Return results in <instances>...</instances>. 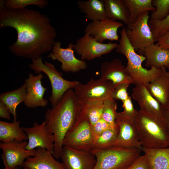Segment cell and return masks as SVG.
Here are the masks:
<instances>
[{"instance_id": "obj_34", "label": "cell", "mask_w": 169, "mask_h": 169, "mask_svg": "<svg viewBox=\"0 0 169 169\" xmlns=\"http://www.w3.org/2000/svg\"><path fill=\"white\" fill-rule=\"evenodd\" d=\"M149 24L155 41L169 30V14L160 21H149Z\"/></svg>"}, {"instance_id": "obj_4", "label": "cell", "mask_w": 169, "mask_h": 169, "mask_svg": "<svg viewBox=\"0 0 169 169\" xmlns=\"http://www.w3.org/2000/svg\"><path fill=\"white\" fill-rule=\"evenodd\" d=\"M120 34L121 37L116 51L126 58L127 64L125 69L133 80L134 84L146 86L160 74L161 68L152 67L149 69L144 68L142 64L146 57L137 54L131 45L126 35V28H122Z\"/></svg>"}, {"instance_id": "obj_12", "label": "cell", "mask_w": 169, "mask_h": 169, "mask_svg": "<svg viewBox=\"0 0 169 169\" xmlns=\"http://www.w3.org/2000/svg\"><path fill=\"white\" fill-rule=\"evenodd\" d=\"M28 142L13 141L8 143L1 142L0 148L2 150L1 155L4 169H15L22 165L28 158L34 156L35 149H26Z\"/></svg>"}, {"instance_id": "obj_37", "label": "cell", "mask_w": 169, "mask_h": 169, "mask_svg": "<svg viewBox=\"0 0 169 169\" xmlns=\"http://www.w3.org/2000/svg\"><path fill=\"white\" fill-rule=\"evenodd\" d=\"M125 169H151L146 156L138 157L130 165Z\"/></svg>"}, {"instance_id": "obj_22", "label": "cell", "mask_w": 169, "mask_h": 169, "mask_svg": "<svg viewBox=\"0 0 169 169\" xmlns=\"http://www.w3.org/2000/svg\"><path fill=\"white\" fill-rule=\"evenodd\" d=\"M143 55L146 57L145 65L148 67H154L167 68L169 65V53L156 44H153L145 48Z\"/></svg>"}, {"instance_id": "obj_33", "label": "cell", "mask_w": 169, "mask_h": 169, "mask_svg": "<svg viewBox=\"0 0 169 169\" xmlns=\"http://www.w3.org/2000/svg\"><path fill=\"white\" fill-rule=\"evenodd\" d=\"M49 4V2L45 0H7L5 7L15 9H23L28 6L35 5L44 8Z\"/></svg>"}, {"instance_id": "obj_38", "label": "cell", "mask_w": 169, "mask_h": 169, "mask_svg": "<svg viewBox=\"0 0 169 169\" xmlns=\"http://www.w3.org/2000/svg\"><path fill=\"white\" fill-rule=\"evenodd\" d=\"M122 103V107L123 109V111L122 112V113L128 116L135 118L138 110L134 107L131 97L129 96Z\"/></svg>"}, {"instance_id": "obj_30", "label": "cell", "mask_w": 169, "mask_h": 169, "mask_svg": "<svg viewBox=\"0 0 169 169\" xmlns=\"http://www.w3.org/2000/svg\"><path fill=\"white\" fill-rule=\"evenodd\" d=\"M119 131L118 127L116 125L115 128L104 131L95 140L94 148L102 149L108 148L116 139Z\"/></svg>"}, {"instance_id": "obj_8", "label": "cell", "mask_w": 169, "mask_h": 169, "mask_svg": "<svg viewBox=\"0 0 169 169\" xmlns=\"http://www.w3.org/2000/svg\"><path fill=\"white\" fill-rule=\"evenodd\" d=\"M149 12L139 15L133 23L126 25V33L136 51L143 55L144 49L155 42L149 24Z\"/></svg>"}, {"instance_id": "obj_6", "label": "cell", "mask_w": 169, "mask_h": 169, "mask_svg": "<svg viewBox=\"0 0 169 169\" xmlns=\"http://www.w3.org/2000/svg\"><path fill=\"white\" fill-rule=\"evenodd\" d=\"M28 66L36 74H39L43 72L48 77L52 88L51 95L49 97V99L52 107L55 105L67 90L73 89L79 82L64 79L63 73L58 71L53 64L47 61L43 63L41 57L32 60V63L29 64Z\"/></svg>"}, {"instance_id": "obj_35", "label": "cell", "mask_w": 169, "mask_h": 169, "mask_svg": "<svg viewBox=\"0 0 169 169\" xmlns=\"http://www.w3.org/2000/svg\"><path fill=\"white\" fill-rule=\"evenodd\" d=\"M130 84L127 83L121 84L115 87L112 94V98L115 100H121L122 102L129 96L128 88Z\"/></svg>"}, {"instance_id": "obj_36", "label": "cell", "mask_w": 169, "mask_h": 169, "mask_svg": "<svg viewBox=\"0 0 169 169\" xmlns=\"http://www.w3.org/2000/svg\"><path fill=\"white\" fill-rule=\"evenodd\" d=\"M114 127L105 120L102 118H100L96 123L91 125L92 130L94 138L95 141L96 138L105 131Z\"/></svg>"}, {"instance_id": "obj_13", "label": "cell", "mask_w": 169, "mask_h": 169, "mask_svg": "<svg viewBox=\"0 0 169 169\" xmlns=\"http://www.w3.org/2000/svg\"><path fill=\"white\" fill-rule=\"evenodd\" d=\"M61 43L55 41L53 46L52 52L48 57L53 60L61 62V68L65 72L76 73L86 69L87 65L85 60L76 58L74 55V44L71 43L66 48L61 47Z\"/></svg>"}, {"instance_id": "obj_42", "label": "cell", "mask_w": 169, "mask_h": 169, "mask_svg": "<svg viewBox=\"0 0 169 169\" xmlns=\"http://www.w3.org/2000/svg\"><path fill=\"white\" fill-rule=\"evenodd\" d=\"M168 52L169 53V49H168ZM167 68L169 69V65L168 66Z\"/></svg>"}, {"instance_id": "obj_18", "label": "cell", "mask_w": 169, "mask_h": 169, "mask_svg": "<svg viewBox=\"0 0 169 169\" xmlns=\"http://www.w3.org/2000/svg\"><path fill=\"white\" fill-rule=\"evenodd\" d=\"M100 72V78L111 81L115 87L123 83H134L121 61L117 58L103 63Z\"/></svg>"}, {"instance_id": "obj_31", "label": "cell", "mask_w": 169, "mask_h": 169, "mask_svg": "<svg viewBox=\"0 0 169 169\" xmlns=\"http://www.w3.org/2000/svg\"><path fill=\"white\" fill-rule=\"evenodd\" d=\"M117 104L112 98L104 101V106L101 118L112 126L115 127V120L118 112Z\"/></svg>"}, {"instance_id": "obj_3", "label": "cell", "mask_w": 169, "mask_h": 169, "mask_svg": "<svg viewBox=\"0 0 169 169\" xmlns=\"http://www.w3.org/2000/svg\"><path fill=\"white\" fill-rule=\"evenodd\" d=\"M135 119L142 147H169V131L164 120L140 110L137 111Z\"/></svg>"}, {"instance_id": "obj_10", "label": "cell", "mask_w": 169, "mask_h": 169, "mask_svg": "<svg viewBox=\"0 0 169 169\" xmlns=\"http://www.w3.org/2000/svg\"><path fill=\"white\" fill-rule=\"evenodd\" d=\"M115 88L110 81L101 78H91L86 84L80 82L73 89L78 100L81 102L93 100H104L112 98Z\"/></svg>"}, {"instance_id": "obj_29", "label": "cell", "mask_w": 169, "mask_h": 169, "mask_svg": "<svg viewBox=\"0 0 169 169\" xmlns=\"http://www.w3.org/2000/svg\"><path fill=\"white\" fill-rule=\"evenodd\" d=\"M130 14V23H132L138 16L146 12L155 10L152 4V0H124Z\"/></svg>"}, {"instance_id": "obj_27", "label": "cell", "mask_w": 169, "mask_h": 169, "mask_svg": "<svg viewBox=\"0 0 169 169\" xmlns=\"http://www.w3.org/2000/svg\"><path fill=\"white\" fill-rule=\"evenodd\" d=\"M26 96V85L24 82L17 89L0 94V101L8 107L13 116V121H17V107L19 104L24 102Z\"/></svg>"}, {"instance_id": "obj_2", "label": "cell", "mask_w": 169, "mask_h": 169, "mask_svg": "<svg viewBox=\"0 0 169 169\" xmlns=\"http://www.w3.org/2000/svg\"><path fill=\"white\" fill-rule=\"evenodd\" d=\"M81 108L80 101L74 90L70 89L54 106L46 111L44 117L47 128L49 133L54 135L55 138L52 154L54 158L60 157L64 137L77 120Z\"/></svg>"}, {"instance_id": "obj_14", "label": "cell", "mask_w": 169, "mask_h": 169, "mask_svg": "<svg viewBox=\"0 0 169 169\" xmlns=\"http://www.w3.org/2000/svg\"><path fill=\"white\" fill-rule=\"evenodd\" d=\"M46 124L44 120L41 124L34 122L31 127H22L28 137L27 150L32 151L36 148L40 147L45 149L53 154L55 137L49 133Z\"/></svg>"}, {"instance_id": "obj_39", "label": "cell", "mask_w": 169, "mask_h": 169, "mask_svg": "<svg viewBox=\"0 0 169 169\" xmlns=\"http://www.w3.org/2000/svg\"><path fill=\"white\" fill-rule=\"evenodd\" d=\"M156 44L166 49H169V30L159 38Z\"/></svg>"}, {"instance_id": "obj_16", "label": "cell", "mask_w": 169, "mask_h": 169, "mask_svg": "<svg viewBox=\"0 0 169 169\" xmlns=\"http://www.w3.org/2000/svg\"><path fill=\"white\" fill-rule=\"evenodd\" d=\"M65 169H93L96 163L91 151H81L63 146L60 157Z\"/></svg>"}, {"instance_id": "obj_19", "label": "cell", "mask_w": 169, "mask_h": 169, "mask_svg": "<svg viewBox=\"0 0 169 169\" xmlns=\"http://www.w3.org/2000/svg\"><path fill=\"white\" fill-rule=\"evenodd\" d=\"M132 98L138 103L140 110L164 120L165 110L150 93L146 86L136 85L132 89Z\"/></svg>"}, {"instance_id": "obj_7", "label": "cell", "mask_w": 169, "mask_h": 169, "mask_svg": "<svg viewBox=\"0 0 169 169\" xmlns=\"http://www.w3.org/2000/svg\"><path fill=\"white\" fill-rule=\"evenodd\" d=\"M94 143L90 121L87 117L79 115L74 124L66 134L63 146L79 150L91 151L94 148Z\"/></svg>"}, {"instance_id": "obj_41", "label": "cell", "mask_w": 169, "mask_h": 169, "mask_svg": "<svg viewBox=\"0 0 169 169\" xmlns=\"http://www.w3.org/2000/svg\"><path fill=\"white\" fill-rule=\"evenodd\" d=\"M164 117V121L169 131V111H168L165 110Z\"/></svg>"}, {"instance_id": "obj_25", "label": "cell", "mask_w": 169, "mask_h": 169, "mask_svg": "<svg viewBox=\"0 0 169 169\" xmlns=\"http://www.w3.org/2000/svg\"><path fill=\"white\" fill-rule=\"evenodd\" d=\"M107 17L111 19L130 23L129 10L124 0H103Z\"/></svg>"}, {"instance_id": "obj_20", "label": "cell", "mask_w": 169, "mask_h": 169, "mask_svg": "<svg viewBox=\"0 0 169 169\" xmlns=\"http://www.w3.org/2000/svg\"><path fill=\"white\" fill-rule=\"evenodd\" d=\"M161 69L160 74L146 86L163 109L167 110L169 107V72L164 67Z\"/></svg>"}, {"instance_id": "obj_23", "label": "cell", "mask_w": 169, "mask_h": 169, "mask_svg": "<svg viewBox=\"0 0 169 169\" xmlns=\"http://www.w3.org/2000/svg\"><path fill=\"white\" fill-rule=\"evenodd\" d=\"M77 4L87 20L93 22L107 18L103 0H79Z\"/></svg>"}, {"instance_id": "obj_15", "label": "cell", "mask_w": 169, "mask_h": 169, "mask_svg": "<svg viewBox=\"0 0 169 169\" xmlns=\"http://www.w3.org/2000/svg\"><path fill=\"white\" fill-rule=\"evenodd\" d=\"M123 26L121 22L107 18L90 22L86 26L84 32L101 43L106 40L117 41H119L118 30Z\"/></svg>"}, {"instance_id": "obj_17", "label": "cell", "mask_w": 169, "mask_h": 169, "mask_svg": "<svg viewBox=\"0 0 169 169\" xmlns=\"http://www.w3.org/2000/svg\"><path fill=\"white\" fill-rule=\"evenodd\" d=\"M43 78V75L41 73L37 75L30 73L28 77L25 80L26 96L23 103L27 107H44L47 105L48 101L44 98L47 88L42 85V80Z\"/></svg>"}, {"instance_id": "obj_1", "label": "cell", "mask_w": 169, "mask_h": 169, "mask_svg": "<svg viewBox=\"0 0 169 169\" xmlns=\"http://www.w3.org/2000/svg\"><path fill=\"white\" fill-rule=\"evenodd\" d=\"M6 27L17 31V40L9 49L18 56L37 59L50 51L55 42L57 33L49 18L37 10L0 9V28Z\"/></svg>"}, {"instance_id": "obj_28", "label": "cell", "mask_w": 169, "mask_h": 169, "mask_svg": "<svg viewBox=\"0 0 169 169\" xmlns=\"http://www.w3.org/2000/svg\"><path fill=\"white\" fill-rule=\"evenodd\" d=\"M80 102L81 108L79 115L88 118L91 125L101 118L104 101L93 100L80 101Z\"/></svg>"}, {"instance_id": "obj_9", "label": "cell", "mask_w": 169, "mask_h": 169, "mask_svg": "<svg viewBox=\"0 0 169 169\" xmlns=\"http://www.w3.org/2000/svg\"><path fill=\"white\" fill-rule=\"evenodd\" d=\"M135 118L128 116L122 112L117 113L115 123L118 127L119 132L116 139L108 148L117 147L142 149Z\"/></svg>"}, {"instance_id": "obj_40", "label": "cell", "mask_w": 169, "mask_h": 169, "mask_svg": "<svg viewBox=\"0 0 169 169\" xmlns=\"http://www.w3.org/2000/svg\"><path fill=\"white\" fill-rule=\"evenodd\" d=\"M9 110L7 106L0 101V117L8 120H10L11 116Z\"/></svg>"}, {"instance_id": "obj_43", "label": "cell", "mask_w": 169, "mask_h": 169, "mask_svg": "<svg viewBox=\"0 0 169 169\" xmlns=\"http://www.w3.org/2000/svg\"><path fill=\"white\" fill-rule=\"evenodd\" d=\"M18 169H19L18 168ZM24 169H26V168H24Z\"/></svg>"}, {"instance_id": "obj_32", "label": "cell", "mask_w": 169, "mask_h": 169, "mask_svg": "<svg viewBox=\"0 0 169 169\" xmlns=\"http://www.w3.org/2000/svg\"><path fill=\"white\" fill-rule=\"evenodd\" d=\"M152 4L156 9L152 12L150 20L161 21L169 14V0H152Z\"/></svg>"}, {"instance_id": "obj_45", "label": "cell", "mask_w": 169, "mask_h": 169, "mask_svg": "<svg viewBox=\"0 0 169 169\" xmlns=\"http://www.w3.org/2000/svg\"><path fill=\"white\" fill-rule=\"evenodd\" d=\"M18 169V167H17L15 169Z\"/></svg>"}, {"instance_id": "obj_11", "label": "cell", "mask_w": 169, "mask_h": 169, "mask_svg": "<svg viewBox=\"0 0 169 169\" xmlns=\"http://www.w3.org/2000/svg\"><path fill=\"white\" fill-rule=\"evenodd\" d=\"M118 44L110 42L100 43L92 36L84 33L81 38L77 40L74 44V49L80 56L81 60L90 61L110 53L116 48Z\"/></svg>"}, {"instance_id": "obj_5", "label": "cell", "mask_w": 169, "mask_h": 169, "mask_svg": "<svg viewBox=\"0 0 169 169\" xmlns=\"http://www.w3.org/2000/svg\"><path fill=\"white\" fill-rule=\"evenodd\" d=\"M141 149L112 147L93 148L96 161L93 169H125L141 155Z\"/></svg>"}, {"instance_id": "obj_24", "label": "cell", "mask_w": 169, "mask_h": 169, "mask_svg": "<svg viewBox=\"0 0 169 169\" xmlns=\"http://www.w3.org/2000/svg\"><path fill=\"white\" fill-rule=\"evenodd\" d=\"M28 140V137L20 126L18 121L13 122L0 121V141L8 143L13 141L21 142Z\"/></svg>"}, {"instance_id": "obj_26", "label": "cell", "mask_w": 169, "mask_h": 169, "mask_svg": "<svg viewBox=\"0 0 169 169\" xmlns=\"http://www.w3.org/2000/svg\"><path fill=\"white\" fill-rule=\"evenodd\" d=\"M151 169H169V147L164 148L142 147Z\"/></svg>"}, {"instance_id": "obj_44", "label": "cell", "mask_w": 169, "mask_h": 169, "mask_svg": "<svg viewBox=\"0 0 169 169\" xmlns=\"http://www.w3.org/2000/svg\"><path fill=\"white\" fill-rule=\"evenodd\" d=\"M168 110V111H169V108H168V110Z\"/></svg>"}, {"instance_id": "obj_21", "label": "cell", "mask_w": 169, "mask_h": 169, "mask_svg": "<svg viewBox=\"0 0 169 169\" xmlns=\"http://www.w3.org/2000/svg\"><path fill=\"white\" fill-rule=\"evenodd\" d=\"M54 157L49 151L38 148L34 156L26 159L22 166L27 169H65L62 162H58Z\"/></svg>"}]
</instances>
